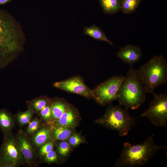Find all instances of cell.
I'll use <instances>...</instances> for the list:
<instances>
[{
  "label": "cell",
  "instance_id": "obj_1",
  "mask_svg": "<svg viewBox=\"0 0 167 167\" xmlns=\"http://www.w3.org/2000/svg\"><path fill=\"white\" fill-rule=\"evenodd\" d=\"M154 135L148 137L142 143L132 145L128 142L123 144L120 156L117 160V167H134L148 163L160 150L167 149V146H159L155 143Z\"/></svg>",
  "mask_w": 167,
  "mask_h": 167
},
{
  "label": "cell",
  "instance_id": "obj_2",
  "mask_svg": "<svg viewBox=\"0 0 167 167\" xmlns=\"http://www.w3.org/2000/svg\"><path fill=\"white\" fill-rule=\"evenodd\" d=\"M146 93L137 70L131 66L117 93L119 105L135 109L145 101Z\"/></svg>",
  "mask_w": 167,
  "mask_h": 167
},
{
  "label": "cell",
  "instance_id": "obj_3",
  "mask_svg": "<svg viewBox=\"0 0 167 167\" xmlns=\"http://www.w3.org/2000/svg\"><path fill=\"white\" fill-rule=\"evenodd\" d=\"M12 19L0 8V70L11 63L23 49L21 43L13 40Z\"/></svg>",
  "mask_w": 167,
  "mask_h": 167
},
{
  "label": "cell",
  "instance_id": "obj_4",
  "mask_svg": "<svg viewBox=\"0 0 167 167\" xmlns=\"http://www.w3.org/2000/svg\"><path fill=\"white\" fill-rule=\"evenodd\" d=\"M137 71L146 92L152 93L167 81V62L162 55L153 56Z\"/></svg>",
  "mask_w": 167,
  "mask_h": 167
},
{
  "label": "cell",
  "instance_id": "obj_5",
  "mask_svg": "<svg viewBox=\"0 0 167 167\" xmlns=\"http://www.w3.org/2000/svg\"><path fill=\"white\" fill-rule=\"evenodd\" d=\"M135 119L129 115L128 108H123L120 105H111L107 108L104 115L96 122L118 131L120 136H123L126 135L135 125Z\"/></svg>",
  "mask_w": 167,
  "mask_h": 167
},
{
  "label": "cell",
  "instance_id": "obj_6",
  "mask_svg": "<svg viewBox=\"0 0 167 167\" xmlns=\"http://www.w3.org/2000/svg\"><path fill=\"white\" fill-rule=\"evenodd\" d=\"M0 155L1 167H17L24 163L23 157L17 141L10 131L4 132Z\"/></svg>",
  "mask_w": 167,
  "mask_h": 167
},
{
  "label": "cell",
  "instance_id": "obj_7",
  "mask_svg": "<svg viewBox=\"0 0 167 167\" xmlns=\"http://www.w3.org/2000/svg\"><path fill=\"white\" fill-rule=\"evenodd\" d=\"M148 109L137 118L146 117L156 126L165 127L167 125V94H156Z\"/></svg>",
  "mask_w": 167,
  "mask_h": 167
},
{
  "label": "cell",
  "instance_id": "obj_8",
  "mask_svg": "<svg viewBox=\"0 0 167 167\" xmlns=\"http://www.w3.org/2000/svg\"><path fill=\"white\" fill-rule=\"evenodd\" d=\"M125 77L116 75L102 83L92 90V97L102 105L117 100L118 91Z\"/></svg>",
  "mask_w": 167,
  "mask_h": 167
},
{
  "label": "cell",
  "instance_id": "obj_9",
  "mask_svg": "<svg viewBox=\"0 0 167 167\" xmlns=\"http://www.w3.org/2000/svg\"><path fill=\"white\" fill-rule=\"evenodd\" d=\"M54 87L68 92L76 94L87 98L92 97V90L84 84L79 76H75L67 79L55 82Z\"/></svg>",
  "mask_w": 167,
  "mask_h": 167
},
{
  "label": "cell",
  "instance_id": "obj_10",
  "mask_svg": "<svg viewBox=\"0 0 167 167\" xmlns=\"http://www.w3.org/2000/svg\"><path fill=\"white\" fill-rule=\"evenodd\" d=\"M116 55L124 63L129 64L131 66L140 60L142 54L139 46L127 44L125 46L120 48Z\"/></svg>",
  "mask_w": 167,
  "mask_h": 167
},
{
  "label": "cell",
  "instance_id": "obj_11",
  "mask_svg": "<svg viewBox=\"0 0 167 167\" xmlns=\"http://www.w3.org/2000/svg\"><path fill=\"white\" fill-rule=\"evenodd\" d=\"M17 141L23 158L28 164H31L34 154L29 140L24 135L20 134L18 135Z\"/></svg>",
  "mask_w": 167,
  "mask_h": 167
},
{
  "label": "cell",
  "instance_id": "obj_12",
  "mask_svg": "<svg viewBox=\"0 0 167 167\" xmlns=\"http://www.w3.org/2000/svg\"><path fill=\"white\" fill-rule=\"evenodd\" d=\"M84 34L88 35L95 40L105 41L111 45H113L108 39L105 33L100 27L95 24L90 27H85L84 29Z\"/></svg>",
  "mask_w": 167,
  "mask_h": 167
},
{
  "label": "cell",
  "instance_id": "obj_13",
  "mask_svg": "<svg viewBox=\"0 0 167 167\" xmlns=\"http://www.w3.org/2000/svg\"><path fill=\"white\" fill-rule=\"evenodd\" d=\"M103 12L112 15L121 10V0H99Z\"/></svg>",
  "mask_w": 167,
  "mask_h": 167
},
{
  "label": "cell",
  "instance_id": "obj_14",
  "mask_svg": "<svg viewBox=\"0 0 167 167\" xmlns=\"http://www.w3.org/2000/svg\"><path fill=\"white\" fill-rule=\"evenodd\" d=\"M75 122V116L74 111L68 108L58 119L56 124L58 126L70 127L74 126Z\"/></svg>",
  "mask_w": 167,
  "mask_h": 167
},
{
  "label": "cell",
  "instance_id": "obj_15",
  "mask_svg": "<svg viewBox=\"0 0 167 167\" xmlns=\"http://www.w3.org/2000/svg\"><path fill=\"white\" fill-rule=\"evenodd\" d=\"M13 125L12 117L6 110L0 109V128L3 132L10 131Z\"/></svg>",
  "mask_w": 167,
  "mask_h": 167
},
{
  "label": "cell",
  "instance_id": "obj_16",
  "mask_svg": "<svg viewBox=\"0 0 167 167\" xmlns=\"http://www.w3.org/2000/svg\"><path fill=\"white\" fill-rule=\"evenodd\" d=\"M50 100L46 96H41L32 100L28 101L27 104L29 109L33 112H40L48 104L50 103Z\"/></svg>",
  "mask_w": 167,
  "mask_h": 167
},
{
  "label": "cell",
  "instance_id": "obj_17",
  "mask_svg": "<svg viewBox=\"0 0 167 167\" xmlns=\"http://www.w3.org/2000/svg\"><path fill=\"white\" fill-rule=\"evenodd\" d=\"M51 117L54 119H58L68 108L67 105L61 101H55L51 103Z\"/></svg>",
  "mask_w": 167,
  "mask_h": 167
},
{
  "label": "cell",
  "instance_id": "obj_18",
  "mask_svg": "<svg viewBox=\"0 0 167 167\" xmlns=\"http://www.w3.org/2000/svg\"><path fill=\"white\" fill-rule=\"evenodd\" d=\"M49 130L46 128H43L34 135L33 142L36 145L40 146L45 143L50 137Z\"/></svg>",
  "mask_w": 167,
  "mask_h": 167
},
{
  "label": "cell",
  "instance_id": "obj_19",
  "mask_svg": "<svg viewBox=\"0 0 167 167\" xmlns=\"http://www.w3.org/2000/svg\"><path fill=\"white\" fill-rule=\"evenodd\" d=\"M141 0H121V10L125 14L133 12L138 6Z\"/></svg>",
  "mask_w": 167,
  "mask_h": 167
},
{
  "label": "cell",
  "instance_id": "obj_20",
  "mask_svg": "<svg viewBox=\"0 0 167 167\" xmlns=\"http://www.w3.org/2000/svg\"><path fill=\"white\" fill-rule=\"evenodd\" d=\"M53 132L54 137L56 139L63 140L70 137L71 131L69 127L57 126L53 128Z\"/></svg>",
  "mask_w": 167,
  "mask_h": 167
},
{
  "label": "cell",
  "instance_id": "obj_21",
  "mask_svg": "<svg viewBox=\"0 0 167 167\" xmlns=\"http://www.w3.org/2000/svg\"><path fill=\"white\" fill-rule=\"evenodd\" d=\"M33 113V112L30 109L24 112L19 113L17 118L19 123L21 125H24L29 123L32 118Z\"/></svg>",
  "mask_w": 167,
  "mask_h": 167
},
{
  "label": "cell",
  "instance_id": "obj_22",
  "mask_svg": "<svg viewBox=\"0 0 167 167\" xmlns=\"http://www.w3.org/2000/svg\"><path fill=\"white\" fill-rule=\"evenodd\" d=\"M58 149L61 155L65 156L69 153L70 150V146L67 142L62 141L59 144Z\"/></svg>",
  "mask_w": 167,
  "mask_h": 167
},
{
  "label": "cell",
  "instance_id": "obj_23",
  "mask_svg": "<svg viewBox=\"0 0 167 167\" xmlns=\"http://www.w3.org/2000/svg\"><path fill=\"white\" fill-rule=\"evenodd\" d=\"M51 108L50 103L48 104L40 111L41 117L45 120H48L51 116Z\"/></svg>",
  "mask_w": 167,
  "mask_h": 167
},
{
  "label": "cell",
  "instance_id": "obj_24",
  "mask_svg": "<svg viewBox=\"0 0 167 167\" xmlns=\"http://www.w3.org/2000/svg\"><path fill=\"white\" fill-rule=\"evenodd\" d=\"M40 125V122L37 118H36L31 122L27 129L28 133L31 134L34 132L38 129Z\"/></svg>",
  "mask_w": 167,
  "mask_h": 167
},
{
  "label": "cell",
  "instance_id": "obj_25",
  "mask_svg": "<svg viewBox=\"0 0 167 167\" xmlns=\"http://www.w3.org/2000/svg\"><path fill=\"white\" fill-rule=\"evenodd\" d=\"M53 143L49 142L44 144L40 149V154L42 156L45 155L48 152L53 150Z\"/></svg>",
  "mask_w": 167,
  "mask_h": 167
},
{
  "label": "cell",
  "instance_id": "obj_26",
  "mask_svg": "<svg viewBox=\"0 0 167 167\" xmlns=\"http://www.w3.org/2000/svg\"><path fill=\"white\" fill-rule=\"evenodd\" d=\"M69 141L71 145L75 146L82 143L83 140L79 135L76 134H74L69 138Z\"/></svg>",
  "mask_w": 167,
  "mask_h": 167
},
{
  "label": "cell",
  "instance_id": "obj_27",
  "mask_svg": "<svg viewBox=\"0 0 167 167\" xmlns=\"http://www.w3.org/2000/svg\"><path fill=\"white\" fill-rule=\"evenodd\" d=\"M45 160L49 162L56 161L57 160V156L56 152L52 150L45 155Z\"/></svg>",
  "mask_w": 167,
  "mask_h": 167
},
{
  "label": "cell",
  "instance_id": "obj_28",
  "mask_svg": "<svg viewBox=\"0 0 167 167\" xmlns=\"http://www.w3.org/2000/svg\"><path fill=\"white\" fill-rule=\"evenodd\" d=\"M12 0H0V5L6 4Z\"/></svg>",
  "mask_w": 167,
  "mask_h": 167
},
{
  "label": "cell",
  "instance_id": "obj_29",
  "mask_svg": "<svg viewBox=\"0 0 167 167\" xmlns=\"http://www.w3.org/2000/svg\"><path fill=\"white\" fill-rule=\"evenodd\" d=\"M0 167H1V156L0 155Z\"/></svg>",
  "mask_w": 167,
  "mask_h": 167
}]
</instances>
